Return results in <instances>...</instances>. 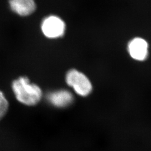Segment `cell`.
<instances>
[{"mask_svg":"<svg viewBox=\"0 0 151 151\" xmlns=\"http://www.w3.org/2000/svg\"><path fill=\"white\" fill-rule=\"evenodd\" d=\"M12 90L17 100L26 105L33 106L41 100L42 92L37 85L30 83L27 77H21L13 82Z\"/></svg>","mask_w":151,"mask_h":151,"instance_id":"6da1fadb","label":"cell"},{"mask_svg":"<svg viewBox=\"0 0 151 151\" xmlns=\"http://www.w3.org/2000/svg\"><path fill=\"white\" fill-rule=\"evenodd\" d=\"M66 82L70 86L73 88L77 93L82 96L88 95L92 89L91 83L86 76L75 69L67 72Z\"/></svg>","mask_w":151,"mask_h":151,"instance_id":"7a4b0ae2","label":"cell"},{"mask_svg":"<svg viewBox=\"0 0 151 151\" xmlns=\"http://www.w3.org/2000/svg\"><path fill=\"white\" fill-rule=\"evenodd\" d=\"M65 29V22L57 16H49L44 20L42 24V32L49 38L62 37L64 34Z\"/></svg>","mask_w":151,"mask_h":151,"instance_id":"3957f363","label":"cell"},{"mask_svg":"<svg viewBox=\"0 0 151 151\" xmlns=\"http://www.w3.org/2000/svg\"><path fill=\"white\" fill-rule=\"evenodd\" d=\"M128 50L133 59L143 60L147 58L148 54V44L142 38H135L129 44Z\"/></svg>","mask_w":151,"mask_h":151,"instance_id":"277c9868","label":"cell"},{"mask_svg":"<svg viewBox=\"0 0 151 151\" xmlns=\"http://www.w3.org/2000/svg\"><path fill=\"white\" fill-rule=\"evenodd\" d=\"M11 10L22 16H28L36 9V5L32 0H12L10 2Z\"/></svg>","mask_w":151,"mask_h":151,"instance_id":"5b68a950","label":"cell"},{"mask_svg":"<svg viewBox=\"0 0 151 151\" xmlns=\"http://www.w3.org/2000/svg\"><path fill=\"white\" fill-rule=\"evenodd\" d=\"M49 102L58 108H65L69 106L73 101V97L70 92L62 90L53 92L49 95Z\"/></svg>","mask_w":151,"mask_h":151,"instance_id":"8992f818","label":"cell"},{"mask_svg":"<svg viewBox=\"0 0 151 151\" xmlns=\"http://www.w3.org/2000/svg\"><path fill=\"white\" fill-rule=\"evenodd\" d=\"M9 103L4 93L0 91V120L2 119L7 111Z\"/></svg>","mask_w":151,"mask_h":151,"instance_id":"52a82bcc","label":"cell"}]
</instances>
